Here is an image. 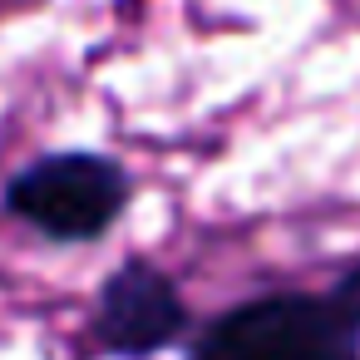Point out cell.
<instances>
[{"mask_svg": "<svg viewBox=\"0 0 360 360\" xmlns=\"http://www.w3.org/2000/svg\"><path fill=\"white\" fill-rule=\"evenodd\" d=\"M129 173L99 153H50L6 183V212L55 242H89L119 222Z\"/></svg>", "mask_w": 360, "mask_h": 360, "instance_id": "2", "label": "cell"}, {"mask_svg": "<svg viewBox=\"0 0 360 360\" xmlns=\"http://www.w3.org/2000/svg\"><path fill=\"white\" fill-rule=\"evenodd\" d=\"M193 360H360V326L326 296H262L202 330Z\"/></svg>", "mask_w": 360, "mask_h": 360, "instance_id": "1", "label": "cell"}, {"mask_svg": "<svg viewBox=\"0 0 360 360\" xmlns=\"http://www.w3.org/2000/svg\"><path fill=\"white\" fill-rule=\"evenodd\" d=\"M330 301H335V306L360 326V266H355V271H345V276L330 286Z\"/></svg>", "mask_w": 360, "mask_h": 360, "instance_id": "4", "label": "cell"}, {"mask_svg": "<svg viewBox=\"0 0 360 360\" xmlns=\"http://www.w3.org/2000/svg\"><path fill=\"white\" fill-rule=\"evenodd\" d=\"M188 326V306L173 286V276H163L153 262H124L104 291H99V311H94V335L104 350L124 355V360H143L163 345H173Z\"/></svg>", "mask_w": 360, "mask_h": 360, "instance_id": "3", "label": "cell"}]
</instances>
